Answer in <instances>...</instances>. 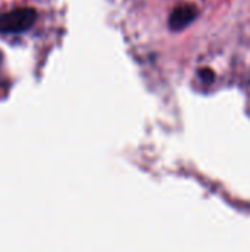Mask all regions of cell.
Masks as SVG:
<instances>
[{"label": "cell", "mask_w": 250, "mask_h": 252, "mask_svg": "<svg viewBox=\"0 0 250 252\" xmlns=\"http://www.w3.org/2000/svg\"><path fill=\"white\" fill-rule=\"evenodd\" d=\"M0 59H1V55H0Z\"/></svg>", "instance_id": "obj_4"}, {"label": "cell", "mask_w": 250, "mask_h": 252, "mask_svg": "<svg viewBox=\"0 0 250 252\" xmlns=\"http://www.w3.org/2000/svg\"><path fill=\"white\" fill-rule=\"evenodd\" d=\"M37 10L34 7H16L9 12L0 13V32L21 34L35 24Z\"/></svg>", "instance_id": "obj_1"}, {"label": "cell", "mask_w": 250, "mask_h": 252, "mask_svg": "<svg viewBox=\"0 0 250 252\" xmlns=\"http://www.w3.org/2000/svg\"><path fill=\"white\" fill-rule=\"evenodd\" d=\"M197 16V9L192 4H183L172 10L169 16V27L174 31L184 30L189 24H192Z\"/></svg>", "instance_id": "obj_2"}, {"label": "cell", "mask_w": 250, "mask_h": 252, "mask_svg": "<svg viewBox=\"0 0 250 252\" xmlns=\"http://www.w3.org/2000/svg\"><path fill=\"white\" fill-rule=\"evenodd\" d=\"M199 74H200L202 81H205L206 84H209V83H212V81L215 80V74H214V71H211V69H208V68L202 69Z\"/></svg>", "instance_id": "obj_3"}]
</instances>
